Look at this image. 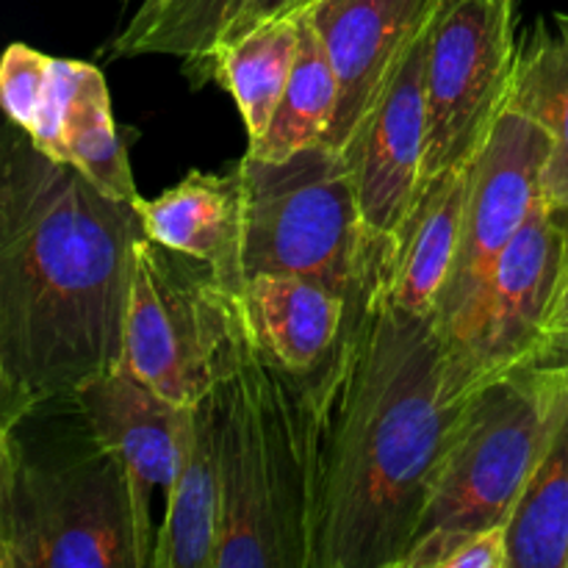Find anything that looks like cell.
I'll return each instance as SVG.
<instances>
[{"label":"cell","instance_id":"obj_1","mask_svg":"<svg viewBox=\"0 0 568 568\" xmlns=\"http://www.w3.org/2000/svg\"><path fill=\"white\" fill-rule=\"evenodd\" d=\"M314 566L399 568L477 383L433 314L377 281L311 372Z\"/></svg>","mask_w":568,"mask_h":568},{"label":"cell","instance_id":"obj_14","mask_svg":"<svg viewBox=\"0 0 568 568\" xmlns=\"http://www.w3.org/2000/svg\"><path fill=\"white\" fill-rule=\"evenodd\" d=\"M144 236L189 255L214 272L216 283L244 292L242 183L231 172L192 170L161 197L136 203Z\"/></svg>","mask_w":568,"mask_h":568},{"label":"cell","instance_id":"obj_9","mask_svg":"<svg viewBox=\"0 0 568 568\" xmlns=\"http://www.w3.org/2000/svg\"><path fill=\"white\" fill-rule=\"evenodd\" d=\"M549 150L547 128L505 105L475 155L458 261L433 314L458 355H464L480 325L499 258L544 200Z\"/></svg>","mask_w":568,"mask_h":568},{"label":"cell","instance_id":"obj_26","mask_svg":"<svg viewBox=\"0 0 568 568\" xmlns=\"http://www.w3.org/2000/svg\"><path fill=\"white\" fill-rule=\"evenodd\" d=\"M83 61L53 59V75H50L48 98L39 111L37 125L28 131L33 148L55 161H64V120L72 98H75L78 81H81Z\"/></svg>","mask_w":568,"mask_h":568},{"label":"cell","instance_id":"obj_17","mask_svg":"<svg viewBox=\"0 0 568 568\" xmlns=\"http://www.w3.org/2000/svg\"><path fill=\"white\" fill-rule=\"evenodd\" d=\"M242 297L261 347L294 375H311L331 355L349 314L347 297L300 275L261 272Z\"/></svg>","mask_w":568,"mask_h":568},{"label":"cell","instance_id":"obj_6","mask_svg":"<svg viewBox=\"0 0 568 568\" xmlns=\"http://www.w3.org/2000/svg\"><path fill=\"white\" fill-rule=\"evenodd\" d=\"M566 416L564 355H547L480 383L444 460L419 536L508 521Z\"/></svg>","mask_w":568,"mask_h":568},{"label":"cell","instance_id":"obj_21","mask_svg":"<svg viewBox=\"0 0 568 568\" xmlns=\"http://www.w3.org/2000/svg\"><path fill=\"white\" fill-rule=\"evenodd\" d=\"M336 72H333V64L327 59V50L322 44L314 20L303 9L300 11L297 61H294L286 92H283L275 116H272L261 142H255L244 153L277 161L316 142H325L333 114H336Z\"/></svg>","mask_w":568,"mask_h":568},{"label":"cell","instance_id":"obj_22","mask_svg":"<svg viewBox=\"0 0 568 568\" xmlns=\"http://www.w3.org/2000/svg\"><path fill=\"white\" fill-rule=\"evenodd\" d=\"M510 568H568V416L508 519Z\"/></svg>","mask_w":568,"mask_h":568},{"label":"cell","instance_id":"obj_28","mask_svg":"<svg viewBox=\"0 0 568 568\" xmlns=\"http://www.w3.org/2000/svg\"><path fill=\"white\" fill-rule=\"evenodd\" d=\"M547 355H564V358H568V261L558 303H555L552 320H549L547 327Z\"/></svg>","mask_w":568,"mask_h":568},{"label":"cell","instance_id":"obj_20","mask_svg":"<svg viewBox=\"0 0 568 568\" xmlns=\"http://www.w3.org/2000/svg\"><path fill=\"white\" fill-rule=\"evenodd\" d=\"M300 48V11L275 17L216 48L211 81L227 89L242 114L247 148L261 142L292 78Z\"/></svg>","mask_w":568,"mask_h":568},{"label":"cell","instance_id":"obj_13","mask_svg":"<svg viewBox=\"0 0 568 568\" xmlns=\"http://www.w3.org/2000/svg\"><path fill=\"white\" fill-rule=\"evenodd\" d=\"M430 26L416 39L381 103L347 148L358 181L364 225L372 242L386 253L425 183Z\"/></svg>","mask_w":568,"mask_h":568},{"label":"cell","instance_id":"obj_16","mask_svg":"<svg viewBox=\"0 0 568 568\" xmlns=\"http://www.w3.org/2000/svg\"><path fill=\"white\" fill-rule=\"evenodd\" d=\"M222 480L216 383L189 408L181 469L172 483L150 568H214Z\"/></svg>","mask_w":568,"mask_h":568},{"label":"cell","instance_id":"obj_11","mask_svg":"<svg viewBox=\"0 0 568 568\" xmlns=\"http://www.w3.org/2000/svg\"><path fill=\"white\" fill-rule=\"evenodd\" d=\"M70 399L94 436L120 458L125 469L144 564L150 568L161 530V521H155V505L166 510L172 483L181 469L192 405H178L161 397L125 364L83 383Z\"/></svg>","mask_w":568,"mask_h":568},{"label":"cell","instance_id":"obj_25","mask_svg":"<svg viewBox=\"0 0 568 568\" xmlns=\"http://www.w3.org/2000/svg\"><path fill=\"white\" fill-rule=\"evenodd\" d=\"M53 55H44L28 44L14 42L0 59V103L11 125L31 131L48 98Z\"/></svg>","mask_w":568,"mask_h":568},{"label":"cell","instance_id":"obj_24","mask_svg":"<svg viewBox=\"0 0 568 568\" xmlns=\"http://www.w3.org/2000/svg\"><path fill=\"white\" fill-rule=\"evenodd\" d=\"M399 568H510L508 521L480 530L425 532Z\"/></svg>","mask_w":568,"mask_h":568},{"label":"cell","instance_id":"obj_7","mask_svg":"<svg viewBox=\"0 0 568 568\" xmlns=\"http://www.w3.org/2000/svg\"><path fill=\"white\" fill-rule=\"evenodd\" d=\"M233 294L209 266L142 233L133 247L122 364L161 397L194 405L220 375Z\"/></svg>","mask_w":568,"mask_h":568},{"label":"cell","instance_id":"obj_12","mask_svg":"<svg viewBox=\"0 0 568 568\" xmlns=\"http://www.w3.org/2000/svg\"><path fill=\"white\" fill-rule=\"evenodd\" d=\"M442 0H311L338 81V103L325 142L347 150L403 67Z\"/></svg>","mask_w":568,"mask_h":568},{"label":"cell","instance_id":"obj_3","mask_svg":"<svg viewBox=\"0 0 568 568\" xmlns=\"http://www.w3.org/2000/svg\"><path fill=\"white\" fill-rule=\"evenodd\" d=\"M222 514L214 568L314 566V394L250 325L242 294L216 375Z\"/></svg>","mask_w":568,"mask_h":568},{"label":"cell","instance_id":"obj_4","mask_svg":"<svg viewBox=\"0 0 568 568\" xmlns=\"http://www.w3.org/2000/svg\"><path fill=\"white\" fill-rule=\"evenodd\" d=\"M0 568H148L125 469L81 410L50 442L0 425Z\"/></svg>","mask_w":568,"mask_h":568},{"label":"cell","instance_id":"obj_10","mask_svg":"<svg viewBox=\"0 0 568 568\" xmlns=\"http://www.w3.org/2000/svg\"><path fill=\"white\" fill-rule=\"evenodd\" d=\"M568 261V211L541 200L503 253L480 325L460 361L475 383L547 358V327Z\"/></svg>","mask_w":568,"mask_h":568},{"label":"cell","instance_id":"obj_19","mask_svg":"<svg viewBox=\"0 0 568 568\" xmlns=\"http://www.w3.org/2000/svg\"><path fill=\"white\" fill-rule=\"evenodd\" d=\"M250 0H142L111 42V59L172 55L197 87L211 81L214 53Z\"/></svg>","mask_w":568,"mask_h":568},{"label":"cell","instance_id":"obj_15","mask_svg":"<svg viewBox=\"0 0 568 568\" xmlns=\"http://www.w3.org/2000/svg\"><path fill=\"white\" fill-rule=\"evenodd\" d=\"M471 164L455 166L422 183L383 261V283L392 297L414 314H436L438 297L455 270Z\"/></svg>","mask_w":568,"mask_h":568},{"label":"cell","instance_id":"obj_2","mask_svg":"<svg viewBox=\"0 0 568 568\" xmlns=\"http://www.w3.org/2000/svg\"><path fill=\"white\" fill-rule=\"evenodd\" d=\"M133 203L6 131L0 161V425L70 399L125 358Z\"/></svg>","mask_w":568,"mask_h":568},{"label":"cell","instance_id":"obj_23","mask_svg":"<svg viewBox=\"0 0 568 568\" xmlns=\"http://www.w3.org/2000/svg\"><path fill=\"white\" fill-rule=\"evenodd\" d=\"M64 164L81 170L100 192L114 200L136 203V181L125 144L111 114V94L103 72L83 61L75 98L64 120Z\"/></svg>","mask_w":568,"mask_h":568},{"label":"cell","instance_id":"obj_8","mask_svg":"<svg viewBox=\"0 0 568 568\" xmlns=\"http://www.w3.org/2000/svg\"><path fill=\"white\" fill-rule=\"evenodd\" d=\"M519 0H442L427 50L425 181L475 161L505 111Z\"/></svg>","mask_w":568,"mask_h":568},{"label":"cell","instance_id":"obj_27","mask_svg":"<svg viewBox=\"0 0 568 568\" xmlns=\"http://www.w3.org/2000/svg\"><path fill=\"white\" fill-rule=\"evenodd\" d=\"M308 3L311 0H250V6L244 9V14L239 17L236 26L225 33V39L239 37V33L250 31V28L261 26V22H266V20H275V17L297 14V11H303ZM225 39H222V42H225Z\"/></svg>","mask_w":568,"mask_h":568},{"label":"cell","instance_id":"obj_5","mask_svg":"<svg viewBox=\"0 0 568 568\" xmlns=\"http://www.w3.org/2000/svg\"><path fill=\"white\" fill-rule=\"evenodd\" d=\"M233 166L242 183L244 277L300 275L349 305L364 297L386 250L364 225L353 155L316 142L277 161L244 153Z\"/></svg>","mask_w":568,"mask_h":568},{"label":"cell","instance_id":"obj_18","mask_svg":"<svg viewBox=\"0 0 568 568\" xmlns=\"http://www.w3.org/2000/svg\"><path fill=\"white\" fill-rule=\"evenodd\" d=\"M508 105L547 128L552 150L544 170V200L552 209L568 211V14L564 11L538 20L519 44Z\"/></svg>","mask_w":568,"mask_h":568}]
</instances>
